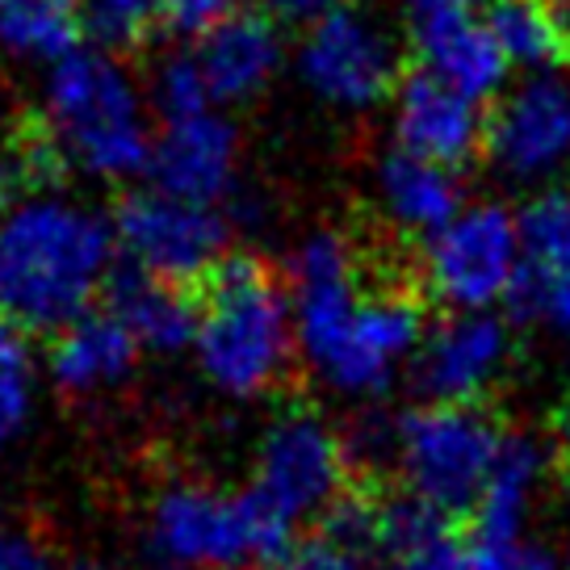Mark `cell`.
Instances as JSON below:
<instances>
[{
	"mask_svg": "<svg viewBox=\"0 0 570 570\" xmlns=\"http://www.w3.org/2000/svg\"><path fill=\"white\" fill-rule=\"evenodd\" d=\"M114 223L68 197H26L0 214V315L21 332H63L114 273Z\"/></svg>",
	"mask_w": 570,
	"mask_h": 570,
	"instance_id": "cell-1",
	"label": "cell"
},
{
	"mask_svg": "<svg viewBox=\"0 0 570 570\" xmlns=\"http://www.w3.org/2000/svg\"><path fill=\"white\" fill-rule=\"evenodd\" d=\"M202 374L232 399H261L285 386L294 370V303L265 261L227 252L194 285Z\"/></svg>",
	"mask_w": 570,
	"mask_h": 570,
	"instance_id": "cell-2",
	"label": "cell"
},
{
	"mask_svg": "<svg viewBox=\"0 0 570 570\" xmlns=\"http://www.w3.org/2000/svg\"><path fill=\"white\" fill-rule=\"evenodd\" d=\"M47 130L63 160L101 180H126L151 168L156 135L135 76L118 55L80 47L51 63L47 76Z\"/></svg>",
	"mask_w": 570,
	"mask_h": 570,
	"instance_id": "cell-3",
	"label": "cell"
},
{
	"mask_svg": "<svg viewBox=\"0 0 570 570\" xmlns=\"http://www.w3.org/2000/svg\"><path fill=\"white\" fill-rule=\"evenodd\" d=\"M294 550V520L256 491H218L210 482H164L147 508V553L168 570L282 567Z\"/></svg>",
	"mask_w": 570,
	"mask_h": 570,
	"instance_id": "cell-4",
	"label": "cell"
},
{
	"mask_svg": "<svg viewBox=\"0 0 570 570\" xmlns=\"http://www.w3.org/2000/svg\"><path fill=\"white\" fill-rule=\"evenodd\" d=\"M361 256L340 232L306 235L289 261V303L294 332L306 365L340 394H382L391 370L370 353L361 336V298H365Z\"/></svg>",
	"mask_w": 570,
	"mask_h": 570,
	"instance_id": "cell-5",
	"label": "cell"
},
{
	"mask_svg": "<svg viewBox=\"0 0 570 570\" xmlns=\"http://www.w3.org/2000/svg\"><path fill=\"white\" fill-rule=\"evenodd\" d=\"M508 428L491 411L465 403H420L399 415V453L403 491L424 499L449 520L474 517L482 487L499 462Z\"/></svg>",
	"mask_w": 570,
	"mask_h": 570,
	"instance_id": "cell-6",
	"label": "cell"
},
{
	"mask_svg": "<svg viewBox=\"0 0 570 570\" xmlns=\"http://www.w3.org/2000/svg\"><path fill=\"white\" fill-rule=\"evenodd\" d=\"M356 482L361 479L344 432H336L311 403H285L265 424L252 491L273 503L285 520H323Z\"/></svg>",
	"mask_w": 570,
	"mask_h": 570,
	"instance_id": "cell-7",
	"label": "cell"
},
{
	"mask_svg": "<svg viewBox=\"0 0 570 570\" xmlns=\"http://www.w3.org/2000/svg\"><path fill=\"white\" fill-rule=\"evenodd\" d=\"M420 273H424L428 298L445 303L453 315L508 303L524 273L517 214L499 202L465 206L445 232L424 239Z\"/></svg>",
	"mask_w": 570,
	"mask_h": 570,
	"instance_id": "cell-8",
	"label": "cell"
},
{
	"mask_svg": "<svg viewBox=\"0 0 570 570\" xmlns=\"http://www.w3.org/2000/svg\"><path fill=\"white\" fill-rule=\"evenodd\" d=\"M482 156L499 177L524 189H553L570 180V76H524L499 92L487 114Z\"/></svg>",
	"mask_w": 570,
	"mask_h": 570,
	"instance_id": "cell-9",
	"label": "cell"
},
{
	"mask_svg": "<svg viewBox=\"0 0 570 570\" xmlns=\"http://www.w3.org/2000/svg\"><path fill=\"white\" fill-rule=\"evenodd\" d=\"M114 239L126 265L173 285H197L227 256V223L214 206H194L160 189H135L114 206Z\"/></svg>",
	"mask_w": 570,
	"mask_h": 570,
	"instance_id": "cell-10",
	"label": "cell"
},
{
	"mask_svg": "<svg viewBox=\"0 0 570 570\" xmlns=\"http://www.w3.org/2000/svg\"><path fill=\"white\" fill-rule=\"evenodd\" d=\"M298 71L306 89L336 109H374L403 85L394 38L374 13L356 4H344L306 30Z\"/></svg>",
	"mask_w": 570,
	"mask_h": 570,
	"instance_id": "cell-11",
	"label": "cell"
},
{
	"mask_svg": "<svg viewBox=\"0 0 570 570\" xmlns=\"http://www.w3.org/2000/svg\"><path fill=\"white\" fill-rule=\"evenodd\" d=\"M399 4L420 71L445 80L449 89L465 92L479 106L508 89L512 68L479 9H470L465 0H399Z\"/></svg>",
	"mask_w": 570,
	"mask_h": 570,
	"instance_id": "cell-12",
	"label": "cell"
},
{
	"mask_svg": "<svg viewBox=\"0 0 570 570\" xmlns=\"http://www.w3.org/2000/svg\"><path fill=\"white\" fill-rule=\"evenodd\" d=\"M517 340L508 323L491 311L449 315L428 327L424 344L415 353V391L428 403H465L479 407L512 370Z\"/></svg>",
	"mask_w": 570,
	"mask_h": 570,
	"instance_id": "cell-13",
	"label": "cell"
},
{
	"mask_svg": "<svg viewBox=\"0 0 570 570\" xmlns=\"http://www.w3.org/2000/svg\"><path fill=\"white\" fill-rule=\"evenodd\" d=\"M394 135L403 151L458 173L474 156H482L487 114L465 92L449 89L445 80L411 71L394 92Z\"/></svg>",
	"mask_w": 570,
	"mask_h": 570,
	"instance_id": "cell-14",
	"label": "cell"
},
{
	"mask_svg": "<svg viewBox=\"0 0 570 570\" xmlns=\"http://www.w3.org/2000/svg\"><path fill=\"white\" fill-rule=\"evenodd\" d=\"M235 156H239V135L218 109L180 118V122H160L151 168H147L151 189L194 206H214L232 189Z\"/></svg>",
	"mask_w": 570,
	"mask_h": 570,
	"instance_id": "cell-15",
	"label": "cell"
},
{
	"mask_svg": "<svg viewBox=\"0 0 570 570\" xmlns=\"http://www.w3.org/2000/svg\"><path fill=\"white\" fill-rule=\"evenodd\" d=\"M377 558L391 570H487V553L411 491H382Z\"/></svg>",
	"mask_w": 570,
	"mask_h": 570,
	"instance_id": "cell-16",
	"label": "cell"
},
{
	"mask_svg": "<svg viewBox=\"0 0 570 570\" xmlns=\"http://www.w3.org/2000/svg\"><path fill=\"white\" fill-rule=\"evenodd\" d=\"M553 470V453L546 441L529 432H508L499 449V462L482 487V499L474 508V541L482 553H503L520 546V533L533 517L537 495L546 487V474Z\"/></svg>",
	"mask_w": 570,
	"mask_h": 570,
	"instance_id": "cell-17",
	"label": "cell"
},
{
	"mask_svg": "<svg viewBox=\"0 0 570 570\" xmlns=\"http://www.w3.org/2000/svg\"><path fill=\"white\" fill-rule=\"evenodd\" d=\"M197 68L214 106L252 101L282 68V30L265 13H227L197 42Z\"/></svg>",
	"mask_w": 570,
	"mask_h": 570,
	"instance_id": "cell-18",
	"label": "cell"
},
{
	"mask_svg": "<svg viewBox=\"0 0 570 570\" xmlns=\"http://www.w3.org/2000/svg\"><path fill=\"white\" fill-rule=\"evenodd\" d=\"M139 348L142 344L126 332L122 320H114L109 311H89L85 320H76L51 340L47 370L59 391L85 399V394L114 391L118 382L135 374Z\"/></svg>",
	"mask_w": 570,
	"mask_h": 570,
	"instance_id": "cell-19",
	"label": "cell"
},
{
	"mask_svg": "<svg viewBox=\"0 0 570 570\" xmlns=\"http://www.w3.org/2000/svg\"><path fill=\"white\" fill-rule=\"evenodd\" d=\"M106 311L151 353H180L197 336V298L185 285L147 277L135 265H114L106 282Z\"/></svg>",
	"mask_w": 570,
	"mask_h": 570,
	"instance_id": "cell-20",
	"label": "cell"
},
{
	"mask_svg": "<svg viewBox=\"0 0 570 570\" xmlns=\"http://www.w3.org/2000/svg\"><path fill=\"white\" fill-rule=\"evenodd\" d=\"M377 202L399 232L424 235V239L445 232L465 210L458 173L424 156H411L399 142L377 160Z\"/></svg>",
	"mask_w": 570,
	"mask_h": 570,
	"instance_id": "cell-21",
	"label": "cell"
},
{
	"mask_svg": "<svg viewBox=\"0 0 570 570\" xmlns=\"http://www.w3.org/2000/svg\"><path fill=\"white\" fill-rule=\"evenodd\" d=\"M482 21L508 68L546 76L570 59V35L550 0H491L482 9Z\"/></svg>",
	"mask_w": 570,
	"mask_h": 570,
	"instance_id": "cell-22",
	"label": "cell"
},
{
	"mask_svg": "<svg viewBox=\"0 0 570 570\" xmlns=\"http://www.w3.org/2000/svg\"><path fill=\"white\" fill-rule=\"evenodd\" d=\"M85 0H0V47L18 59L59 63L80 51Z\"/></svg>",
	"mask_w": 570,
	"mask_h": 570,
	"instance_id": "cell-23",
	"label": "cell"
},
{
	"mask_svg": "<svg viewBox=\"0 0 570 570\" xmlns=\"http://www.w3.org/2000/svg\"><path fill=\"white\" fill-rule=\"evenodd\" d=\"M517 223L524 265L550 282L570 277V180L533 194V202L517 214Z\"/></svg>",
	"mask_w": 570,
	"mask_h": 570,
	"instance_id": "cell-24",
	"label": "cell"
},
{
	"mask_svg": "<svg viewBox=\"0 0 570 570\" xmlns=\"http://www.w3.org/2000/svg\"><path fill=\"white\" fill-rule=\"evenodd\" d=\"M35 411V356L30 332L0 315V453L21 436Z\"/></svg>",
	"mask_w": 570,
	"mask_h": 570,
	"instance_id": "cell-25",
	"label": "cell"
},
{
	"mask_svg": "<svg viewBox=\"0 0 570 570\" xmlns=\"http://www.w3.org/2000/svg\"><path fill=\"white\" fill-rule=\"evenodd\" d=\"M80 18L85 35L109 55L135 51L164 26L160 0H85Z\"/></svg>",
	"mask_w": 570,
	"mask_h": 570,
	"instance_id": "cell-26",
	"label": "cell"
},
{
	"mask_svg": "<svg viewBox=\"0 0 570 570\" xmlns=\"http://www.w3.org/2000/svg\"><path fill=\"white\" fill-rule=\"evenodd\" d=\"M151 109L160 122H180V118H197L214 109V97L206 89V76L197 68L194 51L168 55L156 76H151Z\"/></svg>",
	"mask_w": 570,
	"mask_h": 570,
	"instance_id": "cell-27",
	"label": "cell"
},
{
	"mask_svg": "<svg viewBox=\"0 0 570 570\" xmlns=\"http://www.w3.org/2000/svg\"><path fill=\"white\" fill-rule=\"evenodd\" d=\"M282 570H370V558L315 529L311 537L294 541V550L285 553Z\"/></svg>",
	"mask_w": 570,
	"mask_h": 570,
	"instance_id": "cell-28",
	"label": "cell"
},
{
	"mask_svg": "<svg viewBox=\"0 0 570 570\" xmlns=\"http://www.w3.org/2000/svg\"><path fill=\"white\" fill-rule=\"evenodd\" d=\"M235 13L232 0H160V18L168 30H177V35H206L214 30L218 21Z\"/></svg>",
	"mask_w": 570,
	"mask_h": 570,
	"instance_id": "cell-29",
	"label": "cell"
},
{
	"mask_svg": "<svg viewBox=\"0 0 570 570\" xmlns=\"http://www.w3.org/2000/svg\"><path fill=\"white\" fill-rule=\"evenodd\" d=\"M348 0H261V13L273 18L277 26H315V21L332 18Z\"/></svg>",
	"mask_w": 570,
	"mask_h": 570,
	"instance_id": "cell-30",
	"label": "cell"
},
{
	"mask_svg": "<svg viewBox=\"0 0 570 570\" xmlns=\"http://www.w3.org/2000/svg\"><path fill=\"white\" fill-rule=\"evenodd\" d=\"M0 570H51V558L30 533L0 529Z\"/></svg>",
	"mask_w": 570,
	"mask_h": 570,
	"instance_id": "cell-31",
	"label": "cell"
},
{
	"mask_svg": "<svg viewBox=\"0 0 570 570\" xmlns=\"http://www.w3.org/2000/svg\"><path fill=\"white\" fill-rule=\"evenodd\" d=\"M487 570H562V562L550 550L520 541V546L503 553H487Z\"/></svg>",
	"mask_w": 570,
	"mask_h": 570,
	"instance_id": "cell-32",
	"label": "cell"
},
{
	"mask_svg": "<svg viewBox=\"0 0 570 570\" xmlns=\"http://www.w3.org/2000/svg\"><path fill=\"white\" fill-rule=\"evenodd\" d=\"M550 453H553V470H562L570 482V403L553 411V436H550Z\"/></svg>",
	"mask_w": 570,
	"mask_h": 570,
	"instance_id": "cell-33",
	"label": "cell"
},
{
	"mask_svg": "<svg viewBox=\"0 0 570 570\" xmlns=\"http://www.w3.org/2000/svg\"><path fill=\"white\" fill-rule=\"evenodd\" d=\"M465 4H470V9H479V13H482V9L491 4V0H465Z\"/></svg>",
	"mask_w": 570,
	"mask_h": 570,
	"instance_id": "cell-34",
	"label": "cell"
},
{
	"mask_svg": "<svg viewBox=\"0 0 570 570\" xmlns=\"http://www.w3.org/2000/svg\"><path fill=\"white\" fill-rule=\"evenodd\" d=\"M71 570H106V567H92V562H80V567H71Z\"/></svg>",
	"mask_w": 570,
	"mask_h": 570,
	"instance_id": "cell-35",
	"label": "cell"
},
{
	"mask_svg": "<svg viewBox=\"0 0 570 570\" xmlns=\"http://www.w3.org/2000/svg\"><path fill=\"white\" fill-rule=\"evenodd\" d=\"M562 570H570V546H567V558H562Z\"/></svg>",
	"mask_w": 570,
	"mask_h": 570,
	"instance_id": "cell-36",
	"label": "cell"
}]
</instances>
